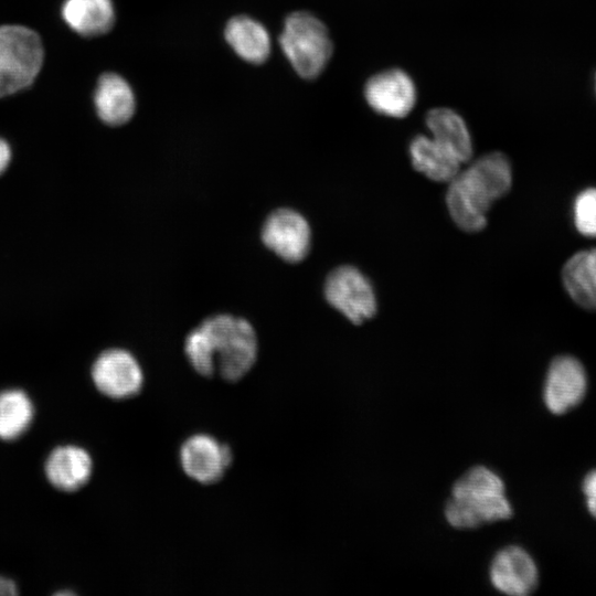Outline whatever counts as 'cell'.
Segmentation results:
<instances>
[{
  "label": "cell",
  "mask_w": 596,
  "mask_h": 596,
  "mask_svg": "<svg viewBox=\"0 0 596 596\" xmlns=\"http://www.w3.org/2000/svg\"><path fill=\"white\" fill-rule=\"evenodd\" d=\"M448 183L446 204L451 219L461 230L478 232L487 224L491 204L511 188L510 161L500 152L483 155Z\"/></svg>",
  "instance_id": "cell-1"
},
{
  "label": "cell",
  "mask_w": 596,
  "mask_h": 596,
  "mask_svg": "<svg viewBox=\"0 0 596 596\" xmlns=\"http://www.w3.org/2000/svg\"><path fill=\"white\" fill-rule=\"evenodd\" d=\"M512 507L502 479L485 466H476L453 486L445 505L447 522L460 530L511 518Z\"/></svg>",
  "instance_id": "cell-2"
},
{
  "label": "cell",
  "mask_w": 596,
  "mask_h": 596,
  "mask_svg": "<svg viewBox=\"0 0 596 596\" xmlns=\"http://www.w3.org/2000/svg\"><path fill=\"white\" fill-rule=\"evenodd\" d=\"M215 364V372L227 381L242 379L254 365L257 339L252 324L242 318L216 315L199 327Z\"/></svg>",
  "instance_id": "cell-3"
},
{
  "label": "cell",
  "mask_w": 596,
  "mask_h": 596,
  "mask_svg": "<svg viewBox=\"0 0 596 596\" xmlns=\"http://www.w3.org/2000/svg\"><path fill=\"white\" fill-rule=\"evenodd\" d=\"M278 43L294 71L305 79L323 72L333 50L327 26L307 11L286 17Z\"/></svg>",
  "instance_id": "cell-4"
},
{
  "label": "cell",
  "mask_w": 596,
  "mask_h": 596,
  "mask_svg": "<svg viewBox=\"0 0 596 596\" xmlns=\"http://www.w3.org/2000/svg\"><path fill=\"white\" fill-rule=\"evenodd\" d=\"M44 63L41 36L25 25H0V82L10 95L29 88Z\"/></svg>",
  "instance_id": "cell-5"
},
{
  "label": "cell",
  "mask_w": 596,
  "mask_h": 596,
  "mask_svg": "<svg viewBox=\"0 0 596 596\" xmlns=\"http://www.w3.org/2000/svg\"><path fill=\"white\" fill-rule=\"evenodd\" d=\"M324 296L333 308L355 324L370 319L376 311L371 283L353 266H341L329 274Z\"/></svg>",
  "instance_id": "cell-6"
},
{
  "label": "cell",
  "mask_w": 596,
  "mask_h": 596,
  "mask_svg": "<svg viewBox=\"0 0 596 596\" xmlns=\"http://www.w3.org/2000/svg\"><path fill=\"white\" fill-rule=\"evenodd\" d=\"M91 376L96 389L111 398H128L142 386L143 375L136 358L127 350L110 348L94 360Z\"/></svg>",
  "instance_id": "cell-7"
},
{
  "label": "cell",
  "mask_w": 596,
  "mask_h": 596,
  "mask_svg": "<svg viewBox=\"0 0 596 596\" xmlns=\"http://www.w3.org/2000/svg\"><path fill=\"white\" fill-rule=\"evenodd\" d=\"M262 240L283 259L302 260L310 247V227L306 219L290 209H278L265 221Z\"/></svg>",
  "instance_id": "cell-8"
},
{
  "label": "cell",
  "mask_w": 596,
  "mask_h": 596,
  "mask_svg": "<svg viewBox=\"0 0 596 596\" xmlns=\"http://www.w3.org/2000/svg\"><path fill=\"white\" fill-rule=\"evenodd\" d=\"M364 97L379 114L402 118L416 103V89L412 78L402 70L391 68L369 78Z\"/></svg>",
  "instance_id": "cell-9"
},
{
  "label": "cell",
  "mask_w": 596,
  "mask_h": 596,
  "mask_svg": "<svg viewBox=\"0 0 596 596\" xmlns=\"http://www.w3.org/2000/svg\"><path fill=\"white\" fill-rule=\"evenodd\" d=\"M586 373L582 363L570 355L555 358L547 371L544 402L554 414H563L576 406L586 392Z\"/></svg>",
  "instance_id": "cell-10"
},
{
  "label": "cell",
  "mask_w": 596,
  "mask_h": 596,
  "mask_svg": "<svg viewBox=\"0 0 596 596\" xmlns=\"http://www.w3.org/2000/svg\"><path fill=\"white\" fill-rule=\"evenodd\" d=\"M489 576L496 589L510 596L530 594L539 579L534 561L517 545H509L497 552L490 565Z\"/></svg>",
  "instance_id": "cell-11"
},
{
  "label": "cell",
  "mask_w": 596,
  "mask_h": 596,
  "mask_svg": "<svg viewBox=\"0 0 596 596\" xmlns=\"http://www.w3.org/2000/svg\"><path fill=\"white\" fill-rule=\"evenodd\" d=\"M232 461L231 449L207 435L188 438L180 449L183 471L201 483L219 481Z\"/></svg>",
  "instance_id": "cell-12"
},
{
  "label": "cell",
  "mask_w": 596,
  "mask_h": 596,
  "mask_svg": "<svg viewBox=\"0 0 596 596\" xmlns=\"http://www.w3.org/2000/svg\"><path fill=\"white\" fill-rule=\"evenodd\" d=\"M93 103L102 123L119 127L134 117L137 100L131 85L125 77L115 72H106L96 83Z\"/></svg>",
  "instance_id": "cell-13"
},
{
  "label": "cell",
  "mask_w": 596,
  "mask_h": 596,
  "mask_svg": "<svg viewBox=\"0 0 596 596\" xmlns=\"http://www.w3.org/2000/svg\"><path fill=\"white\" fill-rule=\"evenodd\" d=\"M224 39L234 53L249 64H263L272 52L268 30L263 23L245 14L235 15L227 21Z\"/></svg>",
  "instance_id": "cell-14"
},
{
  "label": "cell",
  "mask_w": 596,
  "mask_h": 596,
  "mask_svg": "<svg viewBox=\"0 0 596 596\" xmlns=\"http://www.w3.org/2000/svg\"><path fill=\"white\" fill-rule=\"evenodd\" d=\"M93 461L82 447L65 445L56 447L45 462V475L55 488L74 491L84 486L92 475Z\"/></svg>",
  "instance_id": "cell-15"
},
{
  "label": "cell",
  "mask_w": 596,
  "mask_h": 596,
  "mask_svg": "<svg viewBox=\"0 0 596 596\" xmlns=\"http://www.w3.org/2000/svg\"><path fill=\"white\" fill-rule=\"evenodd\" d=\"M61 15L72 31L84 38L102 36L116 22L113 0H64Z\"/></svg>",
  "instance_id": "cell-16"
},
{
  "label": "cell",
  "mask_w": 596,
  "mask_h": 596,
  "mask_svg": "<svg viewBox=\"0 0 596 596\" xmlns=\"http://www.w3.org/2000/svg\"><path fill=\"white\" fill-rule=\"evenodd\" d=\"M426 125L432 138L460 163L470 160L472 142L464 119L453 109L435 108L427 113Z\"/></svg>",
  "instance_id": "cell-17"
},
{
  "label": "cell",
  "mask_w": 596,
  "mask_h": 596,
  "mask_svg": "<svg viewBox=\"0 0 596 596\" xmlns=\"http://www.w3.org/2000/svg\"><path fill=\"white\" fill-rule=\"evenodd\" d=\"M562 280L578 306L596 310V247L581 251L568 258L562 270Z\"/></svg>",
  "instance_id": "cell-18"
},
{
  "label": "cell",
  "mask_w": 596,
  "mask_h": 596,
  "mask_svg": "<svg viewBox=\"0 0 596 596\" xmlns=\"http://www.w3.org/2000/svg\"><path fill=\"white\" fill-rule=\"evenodd\" d=\"M414 168L433 181L449 182L460 170L461 163L432 137L415 136L409 143Z\"/></svg>",
  "instance_id": "cell-19"
},
{
  "label": "cell",
  "mask_w": 596,
  "mask_h": 596,
  "mask_svg": "<svg viewBox=\"0 0 596 596\" xmlns=\"http://www.w3.org/2000/svg\"><path fill=\"white\" fill-rule=\"evenodd\" d=\"M34 408L25 392L10 389L0 392V438L20 437L33 419Z\"/></svg>",
  "instance_id": "cell-20"
},
{
  "label": "cell",
  "mask_w": 596,
  "mask_h": 596,
  "mask_svg": "<svg viewBox=\"0 0 596 596\" xmlns=\"http://www.w3.org/2000/svg\"><path fill=\"white\" fill-rule=\"evenodd\" d=\"M573 216L582 235L596 237V188L585 189L575 198Z\"/></svg>",
  "instance_id": "cell-21"
},
{
  "label": "cell",
  "mask_w": 596,
  "mask_h": 596,
  "mask_svg": "<svg viewBox=\"0 0 596 596\" xmlns=\"http://www.w3.org/2000/svg\"><path fill=\"white\" fill-rule=\"evenodd\" d=\"M583 490L589 512L596 518V470L590 471L584 479Z\"/></svg>",
  "instance_id": "cell-22"
},
{
  "label": "cell",
  "mask_w": 596,
  "mask_h": 596,
  "mask_svg": "<svg viewBox=\"0 0 596 596\" xmlns=\"http://www.w3.org/2000/svg\"><path fill=\"white\" fill-rule=\"evenodd\" d=\"M13 158V149L8 139L0 136V177L8 170Z\"/></svg>",
  "instance_id": "cell-23"
},
{
  "label": "cell",
  "mask_w": 596,
  "mask_h": 596,
  "mask_svg": "<svg viewBox=\"0 0 596 596\" xmlns=\"http://www.w3.org/2000/svg\"><path fill=\"white\" fill-rule=\"evenodd\" d=\"M17 592L15 583L10 578L0 575V596H13Z\"/></svg>",
  "instance_id": "cell-24"
},
{
  "label": "cell",
  "mask_w": 596,
  "mask_h": 596,
  "mask_svg": "<svg viewBox=\"0 0 596 596\" xmlns=\"http://www.w3.org/2000/svg\"><path fill=\"white\" fill-rule=\"evenodd\" d=\"M58 594H60V595H64V594H66V593H65V592H60ZM67 594H73V593H72V592H67Z\"/></svg>",
  "instance_id": "cell-25"
},
{
  "label": "cell",
  "mask_w": 596,
  "mask_h": 596,
  "mask_svg": "<svg viewBox=\"0 0 596 596\" xmlns=\"http://www.w3.org/2000/svg\"><path fill=\"white\" fill-rule=\"evenodd\" d=\"M595 92H596V78H595Z\"/></svg>",
  "instance_id": "cell-26"
}]
</instances>
